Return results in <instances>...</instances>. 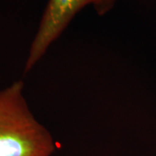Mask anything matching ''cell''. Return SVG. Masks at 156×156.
I'll list each match as a JSON object with an SVG mask.
<instances>
[{
	"label": "cell",
	"instance_id": "3957f363",
	"mask_svg": "<svg viewBox=\"0 0 156 156\" xmlns=\"http://www.w3.org/2000/svg\"><path fill=\"white\" fill-rule=\"evenodd\" d=\"M115 0H95L93 5L98 15H104L114 6Z\"/></svg>",
	"mask_w": 156,
	"mask_h": 156
},
{
	"label": "cell",
	"instance_id": "7a4b0ae2",
	"mask_svg": "<svg viewBox=\"0 0 156 156\" xmlns=\"http://www.w3.org/2000/svg\"><path fill=\"white\" fill-rule=\"evenodd\" d=\"M95 0H49L37 32L30 45L24 72H29L59 37L75 15Z\"/></svg>",
	"mask_w": 156,
	"mask_h": 156
},
{
	"label": "cell",
	"instance_id": "6da1fadb",
	"mask_svg": "<svg viewBox=\"0 0 156 156\" xmlns=\"http://www.w3.org/2000/svg\"><path fill=\"white\" fill-rule=\"evenodd\" d=\"M17 81L0 91V156H50L55 142L37 122Z\"/></svg>",
	"mask_w": 156,
	"mask_h": 156
}]
</instances>
